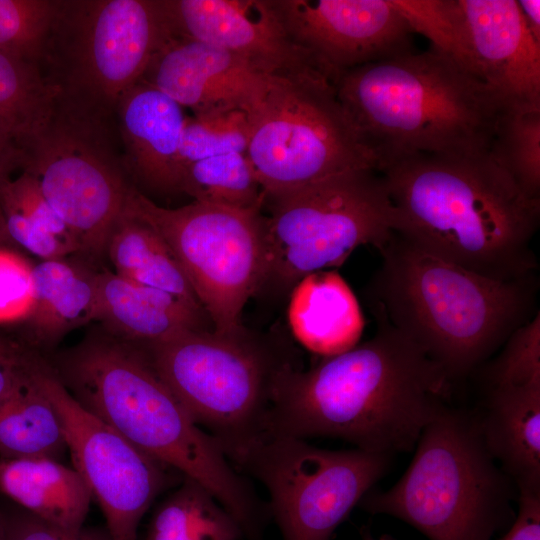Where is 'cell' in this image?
<instances>
[{
    "label": "cell",
    "instance_id": "obj_23",
    "mask_svg": "<svg viewBox=\"0 0 540 540\" xmlns=\"http://www.w3.org/2000/svg\"><path fill=\"white\" fill-rule=\"evenodd\" d=\"M0 490L31 515L67 530L83 527L92 499L74 468L46 457L0 458Z\"/></svg>",
    "mask_w": 540,
    "mask_h": 540
},
{
    "label": "cell",
    "instance_id": "obj_28",
    "mask_svg": "<svg viewBox=\"0 0 540 540\" xmlns=\"http://www.w3.org/2000/svg\"><path fill=\"white\" fill-rule=\"evenodd\" d=\"M57 88L38 64L0 52V139L23 151L51 118Z\"/></svg>",
    "mask_w": 540,
    "mask_h": 540
},
{
    "label": "cell",
    "instance_id": "obj_42",
    "mask_svg": "<svg viewBox=\"0 0 540 540\" xmlns=\"http://www.w3.org/2000/svg\"><path fill=\"white\" fill-rule=\"evenodd\" d=\"M10 240L8 233L5 228V224L3 221L2 213L0 211V245L8 242Z\"/></svg>",
    "mask_w": 540,
    "mask_h": 540
},
{
    "label": "cell",
    "instance_id": "obj_19",
    "mask_svg": "<svg viewBox=\"0 0 540 540\" xmlns=\"http://www.w3.org/2000/svg\"><path fill=\"white\" fill-rule=\"evenodd\" d=\"M115 112L124 144L123 165L136 184L152 193H179L184 108L140 80L121 97Z\"/></svg>",
    "mask_w": 540,
    "mask_h": 540
},
{
    "label": "cell",
    "instance_id": "obj_38",
    "mask_svg": "<svg viewBox=\"0 0 540 540\" xmlns=\"http://www.w3.org/2000/svg\"><path fill=\"white\" fill-rule=\"evenodd\" d=\"M499 540H540V492H519V509Z\"/></svg>",
    "mask_w": 540,
    "mask_h": 540
},
{
    "label": "cell",
    "instance_id": "obj_21",
    "mask_svg": "<svg viewBox=\"0 0 540 540\" xmlns=\"http://www.w3.org/2000/svg\"><path fill=\"white\" fill-rule=\"evenodd\" d=\"M489 389L477 417L486 447L519 492H540V384Z\"/></svg>",
    "mask_w": 540,
    "mask_h": 540
},
{
    "label": "cell",
    "instance_id": "obj_2",
    "mask_svg": "<svg viewBox=\"0 0 540 540\" xmlns=\"http://www.w3.org/2000/svg\"><path fill=\"white\" fill-rule=\"evenodd\" d=\"M379 172L403 238L492 279L534 275L540 199L527 196L489 152L415 154Z\"/></svg>",
    "mask_w": 540,
    "mask_h": 540
},
{
    "label": "cell",
    "instance_id": "obj_3",
    "mask_svg": "<svg viewBox=\"0 0 540 540\" xmlns=\"http://www.w3.org/2000/svg\"><path fill=\"white\" fill-rule=\"evenodd\" d=\"M333 84L378 172L415 154L487 153L508 110L485 82L433 48L355 67Z\"/></svg>",
    "mask_w": 540,
    "mask_h": 540
},
{
    "label": "cell",
    "instance_id": "obj_13",
    "mask_svg": "<svg viewBox=\"0 0 540 540\" xmlns=\"http://www.w3.org/2000/svg\"><path fill=\"white\" fill-rule=\"evenodd\" d=\"M234 460L268 490L284 540H329L387 470L390 455L327 450L266 434Z\"/></svg>",
    "mask_w": 540,
    "mask_h": 540
},
{
    "label": "cell",
    "instance_id": "obj_30",
    "mask_svg": "<svg viewBox=\"0 0 540 540\" xmlns=\"http://www.w3.org/2000/svg\"><path fill=\"white\" fill-rule=\"evenodd\" d=\"M194 201L240 211H262L265 192L246 154L228 153L189 165L179 193Z\"/></svg>",
    "mask_w": 540,
    "mask_h": 540
},
{
    "label": "cell",
    "instance_id": "obj_16",
    "mask_svg": "<svg viewBox=\"0 0 540 540\" xmlns=\"http://www.w3.org/2000/svg\"><path fill=\"white\" fill-rule=\"evenodd\" d=\"M161 1L173 36L226 50L272 78L322 72L289 36L271 0Z\"/></svg>",
    "mask_w": 540,
    "mask_h": 540
},
{
    "label": "cell",
    "instance_id": "obj_37",
    "mask_svg": "<svg viewBox=\"0 0 540 540\" xmlns=\"http://www.w3.org/2000/svg\"><path fill=\"white\" fill-rule=\"evenodd\" d=\"M5 540H111L109 534L84 527L67 530L49 524L31 514L6 527Z\"/></svg>",
    "mask_w": 540,
    "mask_h": 540
},
{
    "label": "cell",
    "instance_id": "obj_9",
    "mask_svg": "<svg viewBox=\"0 0 540 540\" xmlns=\"http://www.w3.org/2000/svg\"><path fill=\"white\" fill-rule=\"evenodd\" d=\"M246 156L266 197L377 162L320 71L272 78L249 112Z\"/></svg>",
    "mask_w": 540,
    "mask_h": 540
},
{
    "label": "cell",
    "instance_id": "obj_22",
    "mask_svg": "<svg viewBox=\"0 0 540 540\" xmlns=\"http://www.w3.org/2000/svg\"><path fill=\"white\" fill-rule=\"evenodd\" d=\"M288 321L295 338L324 357L355 347L364 328L352 289L340 274L329 270L311 273L293 287Z\"/></svg>",
    "mask_w": 540,
    "mask_h": 540
},
{
    "label": "cell",
    "instance_id": "obj_26",
    "mask_svg": "<svg viewBox=\"0 0 540 540\" xmlns=\"http://www.w3.org/2000/svg\"><path fill=\"white\" fill-rule=\"evenodd\" d=\"M35 301L27 320L36 337L52 342L95 320L96 274L62 259L33 267Z\"/></svg>",
    "mask_w": 540,
    "mask_h": 540
},
{
    "label": "cell",
    "instance_id": "obj_33",
    "mask_svg": "<svg viewBox=\"0 0 540 540\" xmlns=\"http://www.w3.org/2000/svg\"><path fill=\"white\" fill-rule=\"evenodd\" d=\"M57 9L58 1L0 0V52L38 64Z\"/></svg>",
    "mask_w": 540,
    "mask_h": 540
},
{
    "label": "cell",
    "instance_id": "obj_41",
    "mask_svg": "<svg viewBox=\"0 0 540 540\" xmlns=\"http://www.w3.org/2000/svg\"><path fill=\"white\" fill-rule=\"evenodd\" d=\"M517 2L528 29L534 38L540 42V1L519 0Z\"/></svg>",
    "mask_w": 540,
    "mask_h": 540
},
{
    "label": "cell",
    "instance_id": "obj_31",
    "mask_svg": "<svg viewBox=\"0 0 540 540\" xmlns=\"http://www.w3.org/2000/svg\"><path fill=\"white\" fill-rule=\"evenodd\" d=\"M489 153L529 197L540 199V109H508Z\"/></svg>",
    "mask_w": 540,
    "mask_h": 540
},
{
    "label": "cell",
    "instance_id": "obj_11",
    "mask_svg": "<svg viewBox=\"0 0 540 540\" xmlns=\"http://www.w3.org/2000/svg\"><path fill=\"white\" fill-rule=\"evenodd\" d=\"M170 36L161 0L58 1L47 43L61 48L58 101L107 121Z\"/></svg>",
    "mask_w": 540,
    "mask_h": 540
},
{
    "label": "cell",
    "instance_id": "obj_15",
    "mask_svg": "<svg viewBox=\"0 0 540 540\" xmlns=\"http://www.w3.org/2000/svg\"><path fill=\"white\" fill-rule=\"evenodd\" d=\"M292 40L332 82L342 72L412 50L391 0H271Z\"/></svg>",
    "mask_w": 540,
    "mask_h": 540
},
{
    "label": "cell",
    "instance_id": "obj_17",
    "mask_svg": "<svg viewBox=\"0 0 540 540\" xmlns=\"http://www.w3.org/2000/svg\"><path fill=\"white\" fill-rule=\"evenodd\" d=\"M141 80L202 116L235 109L250 112L272 77L226 50L171 34Z\"/></svg>",
    "mask_w": 540,
    "mask_h": 540
},
{
    "label": "cell",
    "instance_id": "obj_6",
    "mask_svg": "<svg viewBox=\"0 0 540 540\" xmlns=\"http://www.w3.org/2000/svg\"><path fill=\"white\" fill-rule=\"evenodd\" d=\"M415 447L391 489L361 499L365 510L401 519L430 540H491L514 520L513 482L488 451L477 417L446 406Z\"/></svg>",
    "mask_w": 540,
    "mask_h": 540
},
{
    "label": "cell",
    "instance_id": "obj_32",
    "mask_svg": "<svg viewBox=\"0 0 540 540\" xmlns=\"http://www.w3.org/2000/svg\"><path fill=\"white\" fill-rule=\"evenodd\" d=\"M250 133L251 118L245 110L186 117L178 153L180 179L194 162L228 153L246 154Z\"/></svg>",
    "mask_w": 540,
    "mask_h": 540
},
{
    "label": "cell",
    "instance_id": "obj_18",
    "mask_svg": "<svg viewBox=\"0 0 540 540\" xmlns=\"http://www.w3.org/2000/svg\"><path fill=\"white\" fill-rule=\"evenodd\" d=\"M468 70L508 109H540V42L516 0H458Z\"/></svg>",
    "mask_w": 540,
    "mask_h": 540
},
{
    "label": "cell",
    "instance_id": "obj_10",
    "mask_svg": "<svg viewBox=\"0 0 540 540\" xmlns=\"http://www.w3.org/2000/svg\"><path fill=\"white\" fill-rule=\"evenodd\" d=\"M126 212L149 224L165 241L213 330H241V313L261 292L266 270L262 211H240L193 201L179 208L156 205L131 186Z\"/></svg>",
    "mask_w": 540,
    "mask_h": 540
},
{
    "label": "cell",
    "instance_id": "obj_1",
    "mask_svg": "<svg viewBox=\"0 0 540 540\" xmlns=\"http://www.w3.org/2000/svg\"><path fill=\"white\" fill-rule=\"evenodd\" d=\"M368 341L309 370L286 361L277 371L268 434L340 438L392 455L411 451L445 407L450 379L417 345L374 315Z\"/></svg>",
    "mask_w": 540,
    "mask_h": 540
},
{
    "label": "cell",
    "instance_id": "obj_40",
    "mask_svg": "<svg viewBox=\"0 0 540 540\" xmlns=\"http://www.w3.org/2000/svg\"><path fill=\"white\" fill-rule=\"evenodd\" d=\"M21 161V153L0 139V192L5 182L10 179L11 171L21 165Z\"/></svg>",
    "mask_w": 540,
    "mask_h": 540
},
{
    "label": "cell",
    "instance_id": "obj_8",
    "mask_svg": "<svg viewBox=\"0 0 540 540\" xmlns=\"http://www.w3.org/2000/svg\"><path fill=\"white\" fill-rule=\"evenodd\" d=\"M151 366L232 459L267 434L274 377L287 361L244 328L192 329L140 346Z\"/></svg>",
    "mask_w": 540,
    "mask_h": 540
},
{
    "label": "cell",
    "instance_id": "obj_43",
    "mask_svg": "<svg viewBox=\"0 0 540 540\" xmlns=\"http://www.w3.org/2000/svg\"><path fill=\"white\" fill-rule=\"evenodd\" d=\"M362 538L363 540H394L391 536L389 535H382L380 538L378 539H374L373 536L371 535L370 531L365 529L362 533Z\"/></svg>",
    "mask_w": 540,
    "mask_h": 540
},
{
    "label": "cell",
    "instance_id": "obj_34",
    "mask_svg": "<svg viewBox=\"0 0 540 540\" xmlns=\"http://www.w3.org/2000/svg\"><path fill=\"white\" fill-rule=\"evenodd\" d=\"M391 3L414 33H421L431 41V48L468 70L458 0H391Z\"/></svg>",
    "mask_w": 540,
    "mask_h": 540
},
{
    "label": "cell",
    "instance_id": "obj_7",
    "mask_svg": "<svg viewBox=\"0 0 540 540\" xmlns=\"http://www.w3.org/2000/svg\"><path fill=\"white\" fill-rule=\"evenodd\" d=\"M264 205L270 214L261 292L292 290L305 276L342 264L360 246L380 251L396 234L394 208L375 169L342 172L266 197Z\"/></svg>",
    "mask_w": 540,
    "mask_h": 540
},
{
    "label": "cell",
    "instance_id": "obj_12",
    "mask_svg": "<svg viewBox=\"0 0 540 540\" xmlns=\"http://www.w3.org/2000/svg\"><path fill=\"white\" fill-rule=\"evenodd\" d=\"M106 122L57 101L21 162L81 251L92 255L106 253L131 187L106 137Z\"/></svg>",
    "mask_w": 540,
    "mask_h": 540
},
{
    "label": "cell",
    "instance_id": "obj_4",
    "mask_svg": "<svg viewBox=\"0 0 540 540\" xmlns=\"http://www.w3.org/2000/svg\"><path fill=\"white\" fill-rule=\"evenodd\" d=\"M379 252L382 262L369 291L374 315L417 345L450 380L470 373L535 315L534 275L492 279L397 233Z\"/></svg>",
    "mask_w": 540,
    "mask_h": 540
},
{
    "label": "cell",
    "instance_id": "obj_25",
    "mask_svg": "<svg viewBox=\"0 0 540 540\" xmlns=\"http://www.w3.org/2000/svg\"><path fill=\"white\" fill-rule=\"evenodd\" d=\"M25 374L0 400V458L57 459L67 448L61 419L33 374Z\"/></svg>",
    "mask_w": 540,
    "mask_h": 540
},
{
    "label": "cell",
    "instance_id": "obj_27",
    "mask_svg": "<svg viewBox=\"0 0 540 540\" xmlns=\"http://www.w3.org/2000/svg\"><path fill=\"white\" fill-rule=\"evenodd\" d=\"M0 210L10 240L43 260L62 259L81 251L74 234L26 171L5 182Z\"/></svg>",
    "mask_w": 540,
    "mask_h": 540
},
{
    "label": "cell",
    "instance_id": "obj_44",
    "mask_svg": "<svg viewBox=\"0 0 540 540\" xmlns=\"http://www.w3.org/2000/svg\"><path fill=\"white\" fill-rule=\"evenodd\" d=\"M6 539V527L2 524L0 520V540Z\"/></svg>",
    "mask_w": 540,
    "mask_h": 540
},
{
    "label": "cell",
    "instance_id": "obj_5",
    "mask_svg": "<svg viewBox=\"0 0 540 540\" xmlns=\"http://www.w3.org/2000/svg\"><path fill=\"white\" fill-rule=\"evenodd\" d=\"M54 370L85 409L146 455L202 485L239 524L251 523L254 500L244 480L139 346L114 335L90 336L59 357Z\"/></svg>",
    "mask_w": 540,
    "mask_h": 540
},
{
    "label": "cell",
    "instance_id": "obj_20",
    "mask_svg": "<svg viewBox=\"0 0 540 540\" xmlns=\"http://www.w3.org/2000/svg\"><path fill=\"white\" fill-rule=\"evenodd\" d=\"M205 317L170 293L115 272L96 273L95 320L104 323L116 337L140 344L158 342L187 330L203 329Z\"/></svg>",
    "mask_w": 540,
    "mask_h": 540
},
{
    "label": "cell",
    "instance_id": "obj_24",
    "mask_svg": "<svg viewBox=\"0 0 540 540\" xmlns=\"http://www.w3.org/2000/svg\"><path fill=\"white\" fill-rule=\"evenodd\" d=\"M106 253L116 274L170 293L205 314L165 241L140 218L124 210L110 235Z\"/></svg>",
    "mask_w": 540,
    "mask_h": 540
},
{
    "label": "cell",
    "instance_id": "obj_35",
    "mask_svg": "<svg viewBox=\"0 0 540 540\" xmlns=\"http://www.w3.org/2000/svg\"><path fill=\"white\" fill-rule=\"evenodd\" d=\"M488 379L490 386L540 384L539 311L509 336L489 369Z\"/></svg>",
    "mask_w": 540,
    "mask_h": 540
},
{
    "label": "cell",
    "instance_id": "obj_39",
    "mask_svg": "<svg viewBox=\"0 0 540 540\" xmlns=\"http://www.w3.org/2000/svg\"><path fill=\"white\" fill-rule=\"evenodd\" d=\"M33 357L0 340V400L13 389L25 374Z\"/></svg>",
    "mask_w": 540,
    "mask_h": 540
},
{
    "label": "cell",
    "instance_id": "obj_29",
    "mask_svg": "<svg viewBox=\"0 0 540 540\" xmlns=\"http://www.w3.org/2000/svg\"><path fill=\"white\" fill-rule=\"evenodd\" d=\"M239 524L196 481L186 478L157 509L146 540H236Z\"/></svg>",
    "mask_w": 540,
    "mask_h": 540
},
{
    "label": "cell",
    "instance_id": "obj_14",
    "mask_svg": "<svg viewBox=\"0 0 540 540\" xmlns=\"http://www.w3.org/2000/svg\"><path fill=\"white\" fill-rule=\"evenodd\" d=\"M32 370L61 419L74 469L101 507L111 540H136L142 516L164 486L163 464L85 409L45 361L35 357Z\"/></svg>",
    "mask_w": 540,
    "mask_h": 540
},
{
    "label": "cell",
    "instance_id": "obj_36",
    "mask_svg": "<svg viewBox=\"0 0 540 540\" xmlns=\"http://www.w3.org/2000/svg\"><path fill=\"white\" fill-rule=\"evenodd\" d=\"M34 301L33 267L16 252L0 248V323L27 320Z\"/></svg>",
    "mask_w": 540,
    "mask_h": 540
}]
</instances>
